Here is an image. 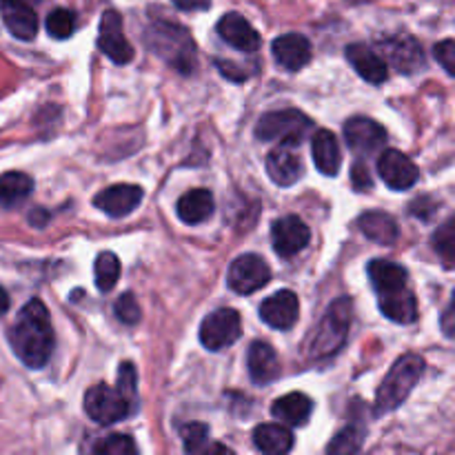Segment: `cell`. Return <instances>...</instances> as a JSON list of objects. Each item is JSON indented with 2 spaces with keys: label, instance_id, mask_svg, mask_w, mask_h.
<instances>
[{
  "label": "cell",
  "instance_id": "1",
  "mask_svg": "<svg viewBox=\"0 0 455 455\" xmlns=\"http://www.w3.org/2000/svg\"><path fill=\"white\" fill-rule=\"evenodd\" d=\"M9 345L25 367L43 369L49 363L56 338H53L52 318L43 300L34 298L22 307L9 331Z\"/></svg>",
  "mask_w": 455,
  "mask_h": 455
},
{
  "label": "cell",
  "instance_id": "2",
  "mask_svg": "<svg viewBox=\"0 0 455 455\" xmlns=\"http://www.w3.org/2000/svg\"><path fill=\"white\" fill-rule=\"evenodd\" d=\"M145 43L178 74L187 76L196 69V43L189 31L178 22L154 20L147 27Z\"/></svg>",
  "mask_w": 455,
  "mask_h": 455
},
{
  "label": "cell",
  "instance_id": "3",
  "mask_svg": "<svg viewBox=\"0 0 455 455\" xmlns=\"http://www.w3.org/2000/svg\"><path fill=\"white\" fill-rule=\"evenodd\" d=\"M422 373H425V360L418 354L400 355L380 382L376 394V403H373V411L376 416H385V413L395 411L404 400L411 395L416 385L420 382Z\"/></svg>",
  "mask_w": 455,
  "mask_h": 455
},
{
  "label": "cell",
  "instance_id": "4",
  "mask_svg": "<svg viewBox=\"0 0 455 455\" xmlns=\"http://www.w3.org/2000/svg\"><path fill=\"white\" fill-rule=\"evenodd\" d=\"M351 318H354V305H351L349 298L333 300L329 309L324 311L323 320H320L318 329L309 342L311 358L323 360L336 355L349 336Z\"/></svg>",
  "mask_w": 455,
  "mask_h": 455
},
{
  "label": "cell",
  "instance_id": "5",
  "mask_svg": "<svg viewBox=\"0 0 455 455\" xmlns=\"http://www.w3.org/2000/svg\"><path fill=\"white\" fill-rule=\"evenodd\" d=\"M314 132V123L309 116L298 109H278L262 116L256 124V138L262 142H283L289 147H298Z\"/></svg>",
  "mask_w": 455,
  "mask_h": 455
},
{
  "label": "cell",
  "instance_id": "6",
  "mask_svg": "<svg viewBox=\"0 0 455 455\" xmlns=\"http://www.w3.org/2000/svg\"><path fill=\"white\" fill-rule=\"evenodd\" d=\"M136 411V404L129 403L118 389L96 385L84 394V413L98 425H116Z\"/></svg>",
  "mask_w": 455,
  "mask_h": 455
},
{
  "label": "cell",
  "instance_id": "7",
  "mask_svg": "<svg viewBox=\"0 0 455 455\" xmlns=\"http://www.w3.org/2000/svg\"><path fill=\"white\" fill-rule=\"evenodd\" d=\"M243 336V323L240 314L229 307L212 311L200 324V342L209 351H222L227 347L235 345Z\"/></svg>",
  "mask_w": 455,
  "mask_h": 455
},
{
  "label": "cell",
  "instance_id": "8",
  "mask_svg": "<svg viewBox=\"0 0 455 455\" xmlns=\"http://www.w3.org/2000/svg\"><path fill=\"white\" fill-rule=\"evenodd\" d=\"M269 280V265H267L260 256H256V253H244V256L235 258L229 265V274H227V283H229L231 291L240 293V296L256 293L258 289L265 287Z\"/></svg>",
  "mask_w": 455,
  "mask_h": 455
},
{
  "label": "cell",
  "instance_id": "9",
  "mask_svg": "<svg viewBox=\"0 0 455 455\" xmlns=\"http://www.w3.org/2000/svg\"><path fill=\"white\" fill-rule=\"evenodd\" d=\"M98 49L116 65H127L133 58V47L123 31V18L118 12L109 9L100 18V31H98Z\"/></svg>",
  "mask_w": 455,
  "mask_h": 455
},
{
  "label": "cell",
  "instance_id": "10",
  "mask_svg": "<svg viewBox=\"0 0 455 455\" xmlns=\"http://www.w3.org/2000/svg\"><path fill=\"white\" fill-rule=\"evenodd\" d=\"M378 176L382 178V182L389 189L407 191L416 185L420 172H418L416 163L409 156H404L403 151L387 149L378 158Z\"/></svg>",
  "mask_w": 455,
  "mask_h": 455
},
{
  "label": "cell",
  "instance_id": "11",
  "mask_svg": "<svg viewBox=\"0 0 455 455\" xmlns=\"http://www.w3.org/2000/svg\"><path fill=\"white\" fill-rule=\"evenodd\" d=\"M311 231L298 216H284L271 225V243L278 256L291 258L309 244Z\"/></svg>",
  "mask_w": 455,
  "mask_h": 455
},
{
  "label": "cell",
  "instance_id": "12",
  "mask_svg": "<svg viewBox=\"0 0 455 455\" xmlns=\"http://www.w3.org/2000/svg\"><path fill=\"white\" fill-rule=\"evenodd\" d=\"M380 49L400 74H416L425 67V52L413 36L400 34L382 40Z\"/></svg>",
  "mask_w": 455,
  "mask_h": 455
},
{
  "label": "cell",
  "instance_id": "13",
  "mask_svg": "<svg viewBox=\"0 0 455 455\" xmlns=\"http://www.w3.org/2000/svg\"><path fill=\"white\" fill-rule=\"evenodd\" d=\"M345 140L355 154L364 156L385 147L387 132L380 123H376V120L364 118V116H355V118L347 120Z\"/></svg>",
  "mask_w": 455,
  "mask_h": 455
},
{
  "label": "cell",
  "instance_id": "14",
  "mask_svg": "<svg viewBox=\"0 0 455 455\" xmlns=\"http://www.w3.org/2000/svg\"><path fill=\"white\" fill-rule=\"evenodd\" d=\"M218 36L225 40L227 44H231L234 49L244 53H253L260 49V34L251 27V22L238 12H229L218 20Z\"/></svg>",
  "mask_w": 455,
  "mask_h": 455
},
{
  "label": "cell",
  "instance_id": "15",
  "mask_svg": "<svg viewBox=\"0 0 455 455\" xmlns=\"http://www.w3.org/2000/svg\"><path fill=\"white\" fill-rule=\"evenodd\" d=\"M298 314H300V300L293 291L283 289V291L274 293V296L267 298L260 305V318L262 323L269 324L271 329H278V331H287L296 324Z\"/></svg>",
  "mask_w": 455,
  "mask_h": 455
},
{
  "label": "cell",
  "instance_id": "16",
  "mask_svg": "<svg viewBox=\"0 0 455 455\" xmlns=\"http://www.w3.org/2000/svg\"><path fill=\"white\" fill-rule=\"evenodd\" d=\"M142 198H145V191L138 185H111L93 198V204L107 216L123 218L129 216L142 203Z\"/></svg>",
  "mask_w": 455,
  "mask_h": 455
},
{
  "label": "cell",
  "instance_id": "17",
  "mask_svg": "<svg viewBox=\"0 0 455 455\" xmlns=\"http://www.w3.org/2000/svg\"><path fill=\"white\" fill-rule=\"evenodd\" d=\"M0 13L9 34L18 40H34L38 34V16L25 0H0Z\"/></svg>",
  "mask_w": 455,
  "mask_h": 455
},
{
  "label": "cell",
  "instance_id": "18",
  "mask_svg": "<svg viewBox=\"0 0 455 455\" xmlns=\"http://www.w3.org/2000/svg\"><path fill=\"white\" fill-rule=\"evenodd\" d=\"M271 53L283 69L298 71L309 65L311 43L302 34H284L274 40Z\"/></svg>",
  "mask_w": 455,
  "mask_h": 455
},
{
  "label": "cell",
  "instance_id": "19",
  "mask_svg": "<svg viewBox=\"0 0 455 455\" xmlns=\"http://www.w3.org/2000/svg\"><path fill=\"white\" fill-rule=\"evenodd\" d=\"M247 367L249 376H251L256 385H269V382L278 380L280 371H283L275 349L262 340L251 342V347H249Z\"/></svg>",
  "mask_w": 455,
  "mask_h": 455
},
{
  "label": "cell",
  "instance_id": "20",
  "mask_svg": "<svg viewBox=\"0 0 455 455\" xmlns=\"http://www.w3.org/2000/svg\"><path fill=\"white\" fill-rule=\"evenodd\" d=\"M347 60L351 62L355 71L360 74V78H364L371 84H382L389 78V67H387L385 58L378 56L371 47L367 44H349L347 47Z\"/></svg>",
  "mask_w": 455,
  "mask_h": 455
},
{
  "label": "cell",
  "instance_id": "21",
  "mask_svg": "<svg viewBox=\"0 0 455 455\" xmlns=\"http://www.w3.org/2000/svg\"><path fill=\"white\" fill-rule=\"evenodd\" d=\"M369 280H371L373 289H376L378 298L389 296V293H398L407 289V269L391 260H373L367 267Z\"/></svg>",
  "mask_w": 455,
  "mask_h": 455
},
{
  "label": "cell",
  "instance_id": "22",
  "mask_svg": "<svg viewBox=\"0 0 455 455\" xmlns=\"http://www.w3.org/2000/svg\"><path fill=\"white\" fill-rule=\"evenodd\" d=\"M267 173L280 187H291L300 180L302 163L289 147H275L267 156Z\"/></svg>",
  "mask_w": 455,
  "mask_h": 455
},
{
  "label": "cell",
  "instance_id": "23",
  "mask_svg": "<svg viewBox=\"0 0 455 455\" xmlns=\"http://www.w3.org/2000/svg\"><path fill=\"white\" fill-rule=\"evenodd\" d=\"M311 154H314V163L323 176H338V172H340L342 167V156L336 136H333L329 129H320V132L314 133Z\"/></svg>",
  "mask_w": 455,
  "mask_h": 455
},
{
  "label": "cell",
  "instance_id": "24",
  "mask_svg": "<svg viewBox=\"0 0 455 455\" xmlns=\"http://www.w3.org/2000/svg\"><path fill=\"white\" fill-rule=\"evenodd\" d=\"M271 413L284 427H305L314 413V400L305 394H287L278 398L271 407Z\"/></svg>",
  "mask_w": 455,
  "mask_h": 455
},
{
  "label": "cell",
  "instance_id": "25",
  "mask_svg": "<svg viewBox=\"0 0 455 455\" xmlns=\"http://www.w3.org/2000/svg\"><path fill=\"white\" fill-rule=\"evenodd\" d=\"M216 209L213 203V194L209 189H191L185 196H180L176 204V213L185 225H203L204 220H209Z\"/></svg>",
  "mask_w": 455,
  "mask_h": 455
},
{
  "label": "cell",
  "instance_id": "26",
  "mask_svg": "<svg viewBox=\"0 0 455 455\" xmlns=\"http://www.w3.org/2000/svg\"><path fill=\"white\" fill-rule=\"evenodd\" d=\"M358 229L367 235L371 243L378 244H394L398 240L400 229H398V222H395L394 216L385 212H367L358 218Z\"/></svg>",
  "mask_w": 455,
  "mask_h": 455
},
{
  "label": "cell",
  "instance_id": "27",
  "mask_svg": "<svg viewBox=\"0 0 455 455\" xmlns=\"http://www.w3.org/2000/svg\"><path fill=\"white\" fill-rule=\"evenodd\" d=\"M253 444L262 455H287L293 449V434L284 425H258Z\"/></svg>",
  "mask_w": 455,
  "mask_h": 455
},
{
  "label": "cell",
  "instance_id": "28",
  "mask_svg": "<svg viewBox=\"0 0 455 455\" xmlns=\"http://www.w3.org/2000/svg\"><path fill=\"white\" fill-rule=\"evenodd\" d=\"M380 302V311L389 320L398 324H411L418 318V302L416 296L411 293V289H403L398 293H389V296L378 298Z\"/></svg>",
  "mask_w": 455,
  "mask_h": 455
},
{
  "label": "cell",
  "instance_id": "29",
  "mask_svg": "<svg viewBox=\"0 0 455 455\" xmlns=\"http://www.w3.org/2000/svg\"><path fill=\"white\" fill-rule=\"evenodd\" d=\"M34 191V180L22 172H7L0 176V207L13 209L25 203Z\"/></svg>",
  "mask_w": 455,
  "mask_h": 455
},
{
  "label": "cell",
  "instance_id": "30",
  "mask_svg": "<svg viewBox=\"0 0 455 455\" xmlns=\"http://www.w3.org/2000/svg\"><path fill=\"white\" fill-rule=\"evenodd\" d=\"M93 275H96V287L100 291H111L120 278V260L116 253L105 251L96 258V267H93Z\"/></svg>",
  "mask_w": 455,
  "mask_h": 455
},
{
  "label": "cell",
  "instance_id": "31",
  "mask_svg": "<svg viewBox=\"0 0 455 455\" xmlns=\"http://www.w3.org/2000/svg\"><path fill=\"white\" fill-rule=\"evenodd\" d=\"M363 440L364 431L360 427H345V429L338 431L331 438V443L327 447V455H355L360 451V447H363Z\"/></svg>",
  "mask_w": 455,
  "mask_h": 455
},
{
  "label": "cell",
  "instance_id": "32",
  "mask_svg": "<svg viewBox=\"0 0 455 455\" xmlns=\"http://www.w3.org/2000/svg\"><path fill=\"white\" fill-rule=\"evenodd\" d=\"M76 25H78V18H76V12L71 9H53L52 13L47 16V34L56 40H67L74 36Z\"/></svg>",
  "mask_w": 455,
  "mask_h": 455
},
{
  "label": "cell",
  "instance_id": "33",
  "mask_svg": "<svg viewBox=\"0 0 455 455\" xmlns=\"http://www.w3.org/2000/svg\"><path fill=\"white\" fill-rule=\"evenodd\" d=\"M431 244H434V251L438 253L447 265H455V216L449 218L447 222H443V225L435 229Z\"/></svg>",
  "mask_w": 455,
  "mask_h": 455
},
{
  "label": "cell",
  "instance_id": "34",
  "mask_svg": "<svg viewBox=\"0 0 455 455\" xmlns=\"http://www.w3.org/2000/svg\"><path fill=\"white\" fill-rule=\"evenodd\" d=\"M89 455H138V449L129 435L111 434L107 438L98 440Z\"/></svg>",
  "mask_w": 455,
  "mask_h": 455
},
{
  "label": "cell",
  "instance_id": "35",
  "mask_svg": "<svg viewBox=\"0 0 455 455\" xmlns=\"http://www.w3.org/2000/svg\"><path fill=\"white\" fill-rule=\"evenodd\" d=\"M116 318L124 324H136L140 320V307H138L133 293H123V296L116 300Z\"/></svg>",
  "mask_w": 455,
  "mask_h": 455
},
{
  "label": "cell",
  "instance_id": "36",
  "mask_svg": "<svg viewBox=\"0 0 455 455\" xmlns=\"http://www.w3.org/2000/svg\"><path fill=\"white\" fill-rule=\"evenodd\" d=\"M116 389L129 400V403L136 404L138 403V395H136V369H133L132 363H124L120 364V373H118V385Z\"/></svg>",
  "mask_w": 455,
  "mask_h": 455
},
{
  "label": "cell",
  "instance_id": "37",
  "mask_svg": "<svg viewBox=\"0 0 455 455\" xmlns=\"http://www.w3.org/2000/svg\"><path fill=\"white\" fill-rule=\"evenodd\" d=\"M434 56L444 67V71L455 78V40H443V43L435 44Z\"/></svg>",
  "mask_w": 455,
  "mask_h": 455
},
{
  "label": "cell",
  "instance_id": "38",
  "mask_svg": "<svg viewBox=\"0 0 455 455\" xmlns=\"http://www.w3.org/2000/svg\"><path fill=\"white\" fill-rule=\"evenodd\" d=\"M440 327H443L444 336L455 340V291L451 296V302L447 305V309L443 311V318H440Z\"/></svg>",
  "mask_w": 455,
  "mask_h": 455
},
{
  "label": "cell",
  "instance_id": "39",
  "mask_svg": "<svg viewBox=\"0 0 455 455\" xmlns=\"http://www.w3.org/2000/svg\"><path fill=\"white\" fill-rule=\"evenodd\" d=\"M351 182H354V187L358 191H367L373 187L371 176H369L367 167H364L363 163H358L354 169H351Z\"/></svg>",
  "mask_w": 455,
  "mask_h": 455
},
{
  "label": "cell",
  "instance_id": "40",
  "mask_svg": "<svg viewBox=\"0 0 455 455\" xmlns=\"http://www.w3.org/2000/svg\"><path fill=\"white\" fill-rule=\"evenodd\" d=\"M173 4L182 12H204L212 7V0H173Z\"/></svg>",
  "mask_w": 455,
  "mask_h": 455
},
{
  "label": "cell",
  "instance_id": "41",
  "mask_svg": "<svg viewBox=\"0 0 455 455\" xmlns=\"http://www.w3.org/2000/svg\"><path fill=\"white\" fill-rule=\"evenodd\" d=\"M191 455H235V453L220 443H207L203 449H198V451Z\"/></svg>",
  "mask_w": 455,
  "mask_h": 455
},
{
  "label": "cell",
  "instance_id": "42",
  "mask_svg": "<svg viewBox=\"0 0 455 455\" xmlns=\"http://www.w3.org/2000/svg\"><path fill=\"white\" fill-rule=\"evenodd\" d=\"M40 212H43V209H34V213L29 216V222L34 227H43L44 222H47V216H44V213H40Z\"/></svg>",
  "mask_w": 455,
  "mask_h": 455
},
{
  "label": "cell",
  "instance_id": "43",
  "mask_svg": "<svg viewBox=\"0 0 455 455\" xmlns=\"http://www.w3.org/2000/svg\"><path fill=\"white\" fill-rule=\"evenodd\" d=\"M9 311V296L3 287H0V315H4Z\"/></svg>",
  "mask_w": 455,
  "mask_h": 455
},
{
  "label": "cell",
  "instance_id": "44",
  "mask_svg": "<svg viewBox=\"0 0 455 455\" xmlns=\"http://www.w3.org/2000/svg\"><path fill=\"white\" fill-rule=\"evenodd\" d=\"M349 3H354V4H363V3H371V0H349Z\"/></svg>",
  "mask_w": 455,
  "mask_h": 455
},
{
  "label": "cell",
  "instance_id": "45",
  "mask_svg": "<svg viewBox=\"0 0 455 455\" xmlns=\"http://www.w3.org/2000/svg\"><path fill=\"white\" fill-rule=\"evenodd\" d=\"M25 3H29V4H31V3H40V0H25Z\"/></svg>",
  "mask_w": 455,
  "mask_h": 455
}]
</instances>
